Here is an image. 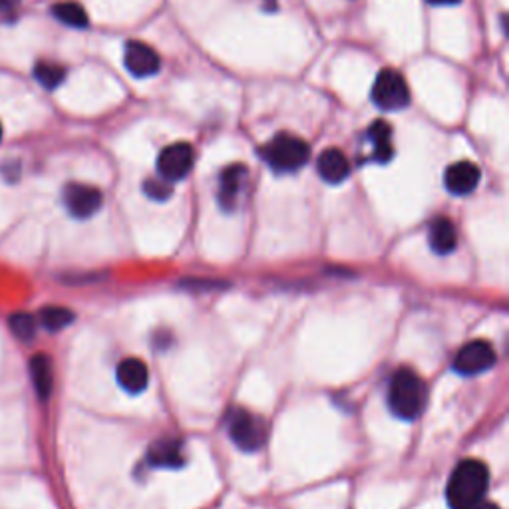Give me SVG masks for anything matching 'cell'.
<instances>
[{
  "label": "cell",
  "mask_w": 509,
  "mask_h": 509,
  "mask_svg": "<svg viewBox=\"0 0 509 509\" xmlns=\"http://www.w3.org/2000/svg\"><path fill=\"white\" fill-rule=\"evenodd\" d=\"M489 486V470L480 460H464L456 465L446 486V502L452 509H472L484 499Z\"/></svg>",
  "instance_id": "obj_1"
},
{
  "label": "cell",
  "mask_w": 509,
  "mask_h": 509,
  "mask_svg": "<svg viewBox=\"0 0 509 509\" xmlns=\"http://www.w3.org/2000/svg\"><path fill=\"white\" fill-rule=\"evenodd\" d=\"M428 392L422 378L410 368L396 370L388 386V406L400 420H416L426 406Z\"/></svg>",
  "instance_id": "obj_2"
},
{
  "label": "cell",
  "mask_w": 509,
  "mask_h": 509,
  "mask_svg": "<svg viewBox=\"0 0 509 509\" xmlns=\"http://www.w3.org/2000/svg\"><path fill=\"white\" fill-rule=\"evenodd\" d=\"M267 166L277 174H295L310 158V148L305 140L292 134H277L261 150Z\"/></svg>",
  "instance_id": "obj_3"
},
{
  "label": "cell",
  "mask_w": 509,
  "mask_h": 509,
  "mask_svg": "<svg viewBox=\"0 0 509 509\" xmlns=\"http://www.w3.org/2000/svg\"><path fill=\"white\" fill-rule=\"evenodd\" d=\"M373 102L382 111H400L410 106V88L400 72L386 68L376 76L373 86Z\"/></svg>",
  "instance_id": "obj_4"
},
{
  "label": "cell",
  "mask_w": 509,
  "mask_h": 509,
  "mask_svg": "<svg viewBox=\"0 0 509 509\" xmlns=\"http://www.w3.org/2000/svg\"><path fill=\"white\" fill-rule=\"evenodd\" d=\"M229 436L243 452H257L267 439V426L255 414L239 408L229 416Z\"/></svg>",
  "instance_id": "obj_5"
},
{
  "label": "cell",
  "mask_w": 509,
  "mask_h": 509,
  "mask_svg": "<svg viewBox=\"0 0 509 509\" xmlns=\"http://www.w3.org/2000/svg\"><path fill=\"white\" fill-rule=\"evenodd\" d=\"M195 153L193 148L185 142L171 144L168 148H163L158 155V174L161 179H166L168 184H176V181L185 179L189 171L193 168Z\"/></svg>",
  "instance_id": "obj_6"
},
{
  "label": "cell",
  "mask_w": 509,
  "mask_h": 509,
  "mask_svg": "<svg viewBox=\"0 0 509 509\" xmlns=\"http://www.w3.org/2000/svg\"><path fill=\"white\" fill-rule=\"evenodd\" d=\"M496 365V350L486 341H472L454 358V370L462 376H476Z\"/></svg>",
  "instance_id": "obj_7"
},
{
  "label": "cell",
  "mask_w": 509,
  "mask_h": 509,
  "mask_svg": "<svg viewBox=\"0 0 509 509\" xmlns=\"http://www.w3.org/2000/svg\"><path fill=\"white\" fill-rule=\"evenodd\" d=\"M102 192L98 187L86 184H70L64 187V205L68 213L76 219H88L96 215L102 207Z\"/></svg>",
  "instance_id": "obj_8"
},
{
  "label": "cell",
  "mask_w": 509,
  "mask_h": 509,
  "mask_svg": "<svg viewBox=\"0 0 509 509\" xmlns=\"http://www.w3.org/2000/svg\"><path fill=\"white\" fill-rule=\"evenodd\" d=\"M124 66L126 70L135 78H150L160 72L161 58L150 45L129 40L124 48Z\"/></svg>",
  "instance_id": "obj_9"
},
{
  "label": "cell",
  "mask_w": 509,
  "mask_h": 509,
  "mask_svg": "<svg viewBox=\"0 0 509 509\" xmlns=\"http://www.w3.org/2000/svg\"><path fill=\"white\" fill-rule=\"evenodd\" d=\"M480 168L472 161L452 163L444 174V185L452 195H470L480 185Z\"/></svg>",
  "instance_id": "obj_10"
},
{
  "label": "cell",
  "mask_w": 509,
  "mask_h": 509,
  "mask_svg": "<svg viewBox=\"0 0 509 509\" xmlns=\"http://www.w3.org/2000/svg\"><path fill=\"white\" fill-rule=\"evenodd\" d=\"M247 179V168L243 163H233V166L226 168L219 176V205L221 209L233 211L237 207V197L241 189L245 185Z\"/></svg>",
  "instance_id": "obj_11"
},
{
  "label": "cell",
  "mask_w": 509,
  "mask_h": 509,
  "mask_svg": "<svg viewBox=\"0 0 509 509\" xmlns=\"http://www.w3.org/2000/svg\"><path fill=\"white\" fill-rule=\"evenodd\" d=\"M316 171L326 184L339 185L350 176V163L347 155H344L341 150L329 148L318 155Z\"/></svg>",
  "instance_id": "obj_12"
},
{
  "label": "cell",
  "mask_w": 509,
  "mask_h": 509,
  "mask_svg": "<svg viewBox=\"0 0 509 509\" xmlns=\"http://www.w3.org/2000/svg\"><path fill=\"white\" fill-rule=\"evenodd\" d=\"M116 378H118V384L122 386L126 392L140 394L145 390V388H148L150 373H148V366H145L142 360L126 358L118 365Z\"/></svg>",
  "instance_id": "obj_13"
},
{
  "label": "cell",
  "mask_w": 509,
  "mask_h": 509,
  "mask_svg": "<svg viewBox=\"0 0 509 509\" xmlns=\"http://www.w3.org/2000/svg\"><path fill=\"white\" fill-rule=\"evenodd\" d=\"M148 462L155 468H181L184 465V450L179 439H158L148 452Z\"/></svg>",
  "instance_id": "obj_14"
},
{
  "label": "cell",
  "mask_w": 509,
  "mask_h": 509,
  "mask_svg": "<svg viewBox=\"0 0 509 509\" xmlns=\"http://www.w3.org/2000/svg\"><path fill=\"white\" fill-rule=\"evenodd\" d=\"M428 241L434 253L450 255L456 245H458V233H456L454 223L446 218H438L432 226H430Z\"/></svg>",
  "instance_id": "obj_15"
},
{
  "label": "cell",
  "mask_w": 509,
  "mask_h": 509,
  "mask_svg": "<svg viewBox=\"0 0 509 509\" xmlns=\"http://www.w3.org/2000/svg\"><path fill=\"white\" fill-rule=\"evenodd\" d=\"M368 140L373 144V158L378 163H388L394 155V145H392V127L390 124L378 119L368 129Z\"/></svg>",
  "instance_id": "obj_16"
},
{
  "label": "cell",
  "mask_w": 509,
  "mask_h": 509,
  "mask_svg": "<svg viewBox=\"0 0 509 509\" xmlns=\"http://www.w3.org/2000/svg\"><path fill=\"white\" fill-rule=\"evenodd\" d=\"M30 374L34 388H37L38 398L46 400L52 394L54 386V376H52V362L46 355H34L30 360Z\"/></svg>",
  "instance_id": "obj_17"
},
{
  "label": "cell",
  "mask_w": 509,
  "mask_h": 509,
  "mask_svg": "<svg viewBox=\"0 0 509 509\" xmlns=\"http://www.w3.org/2000/svg\"><path fill=\"white\" fill-rule=\"evenodd\" d=\"M52 14L62 24L72 26V29H86L90 22L88 12L84 11V6L74 3V0H64V3L54 4L52 6Z\"/></svg>",
  "instance_id": "obj_18"
},
{
  "label": "cell",
  "mask_w": 509,
  "mask_h": 509,
  "mask_svg": "<svg viewBox=\"0 0 509 509\" xmlns=\"http://www.w3.org/2000/svg\"><path fill=\"white\" fill-rule=\"evenodd\" d=\"M74 321V313L66 307H45L40 310V323L46 331L56 332Z\"/></svg>",
  "instance_id": "obj_19"
},
{
  "label": "cell",
  "mask_w": 509,
  "mask_h": 509,
  "mask_svg": "<svg viewBox=\"0 0 509 509\" xmlns=\"http://www.w3.org/2000/svg\"><path fill=\"white\" fill-rule=\"evenodd\" d=\"M34 78H37V82L45 86V88L54 90L64 82L66 70L62 66L54 64V62H38L37 66H34Z\"/></svg>",
  "instance_id": "obj_20"
},
{
  "label": "cell",
  "mask_w": 509,
  "mask_h": 509,
  "mask_svg": "<svg viewBox=\"0 0 509 509\" xmlns=\"http://www.w3.org/2000/svg\"><path fill=\"white\" fill-rule=\"evenodd\" d=\"M8 326L14 332V336H19L21 341H32L34 334H37V318L26 313H16L8 318Z\"/></svg>",
  "instance_id": "obj_21"
},
{
  "label": "cell",
  "mask_w": 509,
  "mask_h": 509,
  "mask_svg": "<svg viewBox=\"0 0 509 509\" xmlns=\"http://www.w3.org/2000/svg\"><path fill=\"white\" fill-rule=\"evenodd\" d=\"M144 192L148 197H152L153 201H166L168 197L171 195V187L166 179H148L144 184Z\"/></svg>",
  "instance_id": "obj_22"
},
{
  "label": "cell",
  "mask_w": 509,
  "mask_h": 509,
  "mask_svg": "<svg viewBox=\"0 0 509 509\" xmlns=\"http://www.w3.org/2000/svg\"><path fill=\"white\" fill-rule=\"evenodd\" d=\"M428 4H434V6H456L460 4L462 0H426Z\"/></svg>",
  "instance_id": "obj_23"
},
{
  "label": "cell",
  "mask_w": 509,
  "mask_h": 509,
  "mask_svg": "<svg viewBox=\"0 0 509 509\" xmlns=\"http://www.w3.org/2000/svg\"><path fill=\"white\" fill-rule=\"evenodd\" d=\"M21 0H0V12H6V11H12V8L19 4Z\"/></svg>",
  "instance_id": "obj_24"
},
{
  "label": "cell",
  "mask_w": 509,
  "mask_h": 509,
  "mask_svg": "<svg viewBox=\"0 0 509 509\" xmlns=\"http://www.w3.org/2000/svg\"><path fill=\"white\" fill-rule=\"evenodd\" d=\"M472 509H502V507H499L497 504H491V502H484V499H481V502H480L478 505H473Z\"/></svg>",
  "instance_id": "obj_25"
},
{
  "label": "cell",
  "mask_w": 509,
  "mask_h": 509,
  "mask_svg": "<svg viewBox=\"0 0 509 509\" xmlns=\"http://www.w3.org/2000/svg\"><path fill=\"white\" fill-rule=\"evenodd\" d=\"M0 140H3V126H0Z\"/></svg>",
  "instance_id": "obj_26"
}]
</instances>
